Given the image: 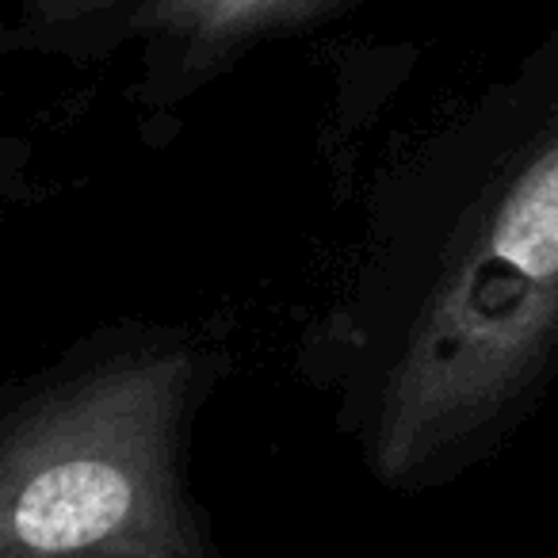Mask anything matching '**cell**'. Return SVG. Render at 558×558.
I'll return each instance as SVG.
<instances>
[{
    "instance_id": "cell-1",
    "label": "cell",
    "mask_w": 558,
    "mask_h": 558,
    "mask_svg": "<svg viewBox=\"0 0 558 558\" xmlns=\"http://www.w3.org/2000/svg\"><path fill=\"white\" fill-rule=\"evenodd\" d=\"M131 512V482L100 459H73L35 474L12 509V532L24 547L65 555L100 543Z\"/></svg>"
},
{
    "instance_id": "cell-2",
    "label": "cell",
    "mask_w": 558,
    "mask_h": 558,
    "mask_svg": "<svg viewBox=\"0 0 558 558\" xmlns=\"http://www.w3.org/2000/svg\"><path fill=\"white\" fill-rule=\"evenodd\" d=\"M494 248L524 276H558V149L520 177L494 226Z\"/></svg>"
}]
</instances>
